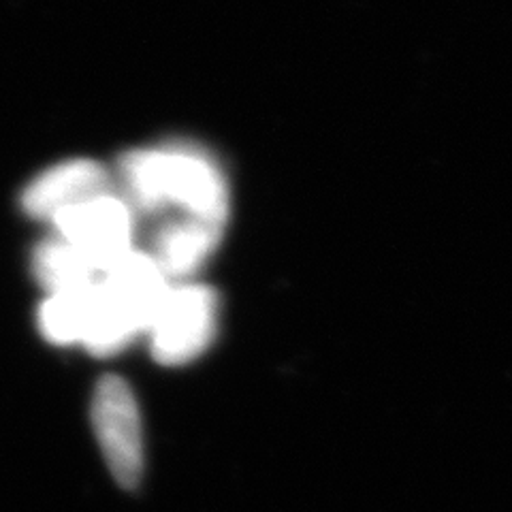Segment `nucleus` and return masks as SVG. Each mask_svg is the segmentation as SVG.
<instances>
[{"instance_id": "obj_1", "label": "nucleus", "mask_w": 512, "mask_h": 512, "mask_svg": "<svg viewBox=\"0 0 512 512\" xmlns=\"http://www.w3.org/2000/svg\"><path fill=\"white\" fill-rule=\"evenodd\" d=\"M218 329V297L205 284H175L148 329L152 355L163 365H184L207 350Z\"/></svg>"}, {"instance_id": "obj_2", "label": "nucleus", "mask_w": 512, "mask_h": 512, "mask_svg": "<svg viewBox=\"0 0 512 512\" xmlns=\"http://www.w3.org/2000/svg\"><path fill=\"white\" fill-rule=\"evenodd\" d=\"M96 442L107 468L124 489H135L143 476V425L137 397L120 376H103L90 404Z\"/></svg>"}, {"instance_id": "obj_3", "label": "nucleus", "mask_w": 512, "mask_h": 512, "mask_svg": "<svg viewBox=\"0 0 512 512\" xmlns=\"http://www.w3.org/2000/svg\"><path fill=\"white\" fill-rule=\"evenodd\" d=\"M160 192L163 203L184 210L188 218H197L224 229L229 218L227 180L210 154L182 143L160 150Z\"/></svg>"}, {"instance_id": "obj_4", "label": "nucleus", "mask_w": 512, "mask_h": 512, "mask_svg": "<svg viewBox=\"0 0 512 512\" xmlns=\"http://www.w3.org/2000/svg\"><path fill=\"white\" fill-rule=\"evenodd\" d=\"M52 222L58 237L73 244L101 274L133 250L131 207L111 192L69 207Z\"/></svg>"}, {"instance_id": "obj_5", "label": "nucleus", "mask_w": 512, "mask_h": 512, "mask_svg": "<svg viewBox=\"0 0 512 512\" xmlns=\"http://www.w3.org/2000/svg\"><path fill=\"white\" fill-rule=\"evenodd\" d=\"M107 171L88 158L64 160L43 171L32 180L24 195L22 207L32 218L54 220L69 207L84 203L107 192Z\"/></svg>"}, {"instance_id": "obj_6", "label": "nucleus", "mask_w": 512, "mask_h": 512, "mask_svg": "<svg viewBox=\"0 0 512 512\" xmlns=\"http://www.w3.org/2000/svg\"><path fill=\"white\" fill-rule=\"evenodd\" d=\"M101 291L133 320L141 333H148L163 303L169 282L146 252L131 250L109 271H105Z\"/></svg>"}, {"instance_id": "obj_7", "label": "nucleus", "mask_w": 512, "mask_h": 512, "mask_svg": "<svg viewBox=\"0 0 512 512\" xmlns=\"http://www.w3.org/2000/svg\"><path fill=\"white\" fill-rule=\"evenodd\" d=\"M222 237V229L197 218L167 222L154 235L150 256L163 276L182 280L195 274L207 261Z\"/></svg>"}, {"instance_id": "obj_8", "label": "nucleus", "mask_w": 512, "mask_h": 512, "mask_svg": "<svg viewBox=\"0 0 512 512\" xmlns=\"http://www.w3.org/2000/svg\"><path fill=\"white\" fill-rule=\"evenodd\" d=\"M94 297L96 282L47 297L39 310V329L43 338L58 346L82 344L90 325Z\"/></svg>"}, {"instance_id": "obj_9", "label": "nucleus", "mask_w": 512, "mask_h": 512, "mask_svg": "<svg viewBox=\"0 0 512 512\" xmlns=\"http://www.w3.org/2000/svg\"><path fill=\"white\" fill-rule=\"evenodd\" d=\"M35 278L47 293L75 291L94 282V267L86 256L62 237H52L39 244L32 256Z\"/></svg>"}]
</instances>
